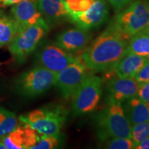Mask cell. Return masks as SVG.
<instances>
[{
    "label": "cell",
    "instance_id": "obj_1",
    "mask_svg": "<svg viewBox=\"0 0 149 149\" xmlns=\"http://www.w3.org/2000/svg\"><path fill=\"white\" fill-rule=\"evenodd\" d=\"M128 40V37L109 27L84 50L80 58L89 70H110L126 53Z\"/></svg>",
    "mask_w": 149,
    "mask_h": 149
},
{
    "label": "cell",
    "instance_id": "obj_2",
    "mask_svg": "<svg viewBox=\"0 0 149 149\" xmlns=\"http://www.w3.org/2000/svg\"><path fill=\"white\" fill-rule=\"evenodd\" d=\"M97 133L102 141L114 137L131 138V125L121 104L109 103L96 117Z\"/></svg>",
    "mask_w": 149,
    "mask_h": 149
},
{
    "label": "cell",
    "instance_id": "obj_3",
    "mask_svg": "<svg viewBox=\"0 0 149 149\" xmlns=\"http://www.w3.org/2000/svg\"><path fill=\"white\" fill-rule=\"evenodd\" d=\"M148 24L149 1L137 0L117 14L109 28L130 39Z\"/></svg>",
    "mask_w": 149,
    "mask_h": 149
},
{
    "label": "cell",
    "instance_id": "obj_4",
    "mask_svg": "<svg viewBox=\"0 0 149 149\" xmlns=\"http://www.w3.org/2000/svg\"><path fill=\"white\" fill-rule=\"evenodd\" d=\"M65 120L66 113L62 108L36 109L29 113L27 116L19 117L24 125L29 126L41 135L57 137L60 135Z\"/></svg>",
    "mask_w": 149,
    "mask_h": 149
},
{
    "label": "cell",
    "instance_id": "obj_5",
    "mask_svg": "<svg viewBox=\"0 0 149 149\" xmlns=\"http://www.w3.org/2000/svg\"><path fill=\"white\" fill-rule=\"evenodd\" d=\"M102 93L101 78L95 75H86L72 96L73 115L79 116L94 111L100 102Z\"/></svg>",
    "mask_w": 149,
    "mask_h": 149
},
{
    "label": "cell",
    "instance_id": "obj_6",
    "mask_svg": "<svg viewBox=\"0 0 149 149\" xmlns=\"http://www.w3.org/2000/svg\"><path fill=\"white\" fill-rule=\"evenodd\" d=\"M48 30L49 26L42 17L37 23L17 34L8 44L9 51L17 59L22 61L36 48Z\"/></svg>",
    "mask_w": 149,
    "mask_h": 149
},
{
    "label": "cell",
    "instance_id": "obj_7",
    "mask_svg": "<svg viewBox=\"0 0 149 149\" xmlns=\"http://www.w3.org/2000/svg\"><path fill=\"white\" fill-rule=\"evenodd\" d=\"M57 74L44 66H37L20 77L17 82L19 91L27 97L40 95L55 84Z\"/></svg>",
    "mask_w": 149,
    "mask_h": 149
},
{
    "label": "cell",
    "instance_id": "obj_8",
    "mask_svg": "<svg viewBox=\"0 0 149 149\" xmlns=\"http://www.w3.org/2000/svg\"><path fill=\"white\" fill-rule=\"evenodd\" d=\"M87 68L81 58H76L73 62L57 74L55 86L62 97L68 99L72 96L87 75Z\"/></svg>",
    "mask_w": 149,
    "mask_h": 149
},
{
    "label": "cell",
    "instance_id": "obj_9",
    "mask_svg": "<svg viewBox=\"0 0 149 149\" xmlns=\"http://www.w3.org/2000/svg\"><path fill=\"white\" fill-rule=\"evenodd\" d=\"M109 9L105 0H95L83 13L69 17V19L78 27L86 30L97 28L108 19Z\"/></svg>",
    "mask_w": 149,
    "mask_h": 149
},
{
    "label": "cell",
    "instance_id": "obj_10",
    "mask_svg": "<svg viewBox=\"0 0 149 149\" xmlns=\"http://www.w3.org/2000/svg\"><path fill=\"white\" fill-rule=\"evenodd\" d=\"M74 56L58 46L49 44L44 46L39 53L40 66L58 73L75 60Z\"/></svg>",
    "mask_w": 149,
    "mask_h": 149
},
{
    "label": "cell",
    "instance_id": "obj_11",
    "mask_svg": "<svg viewBox=\"0 0 149 149\" xmlns=\"http://www.w3.org/2000/svg\"><path fill=\"white\" fill-rule=\"evenodd\" d=\"M139 84L135 78L111 77L107 84L109 103L120 104L137 96Z\"/></svg>",
    "mask_w": 149,
    "mask_h": 149
},
{
    "label": "cell",
    "instance_id": "obj_12",
    "mask_svg": "<svg viewBox=\"0 0 149 149\" xmlns=\"http://www.w3.org/2000/svg\"><path fill=\"white\" fill-rule=\"evenodd\" d=\"M11 15L19 32L37 23L42 17L37 0H22L11 8Z\"/></svg>",
    "mask_w": 149,
    "mask_h": 149
},
{
    "label": "cell",
    "instance_id": "obj_13",
    "mask_svg": "<svg viewBox=\"0 0 149 149\" xmlns=\"http://www.w3.org/2000/svg\"><path fill=\"white\" fill-rule=\"evenodd\" d=\"M40 133L27 126H19L1 137L6 149H31L36 144Z\"/></svg>",
    "mask_w": 149,
    "mask_h": 149
},
{
    "label": "cell",
    "instance_id": "obj_14",
    "mask_svg": "<svg viewBox=\"0 0 149 149\" xmlns=\"http://www.w3.org/2000/svg\"><path fill=\"white\" fill-rule=\"evenodd\" d=\"M91 38L88 30L77 26L60 33L57 38V44L66 51H77L84 48Z\"/></svg>",
    "mask_w": 149,
    "mask_h": 149
},
{
    "label": "cell",
    "instance_id": "obj_15",
    "mask_svg": "<svg viewBox=\"0 0 149 149\" xmlns=\"http://www.w3.org/2000/svg\"><path fill=\"white\" fill-rule=\"evenodd\" d=\"M148 61L147 57L133 53H126L110 70L118 77L134 78Z\"/></svg>",
    "mask_w": 149,
    "mask_h": 149
},
{
    "label": "cell",
    "instance_id": "obj_16",
    "mask_svg": "<svg viewBox=\"0 0 149 149\" xmlns=\"http://www.w3.org/2000/svg\"><path fill=\"white\" fill-rule=\"evenodd\" d=\"M37 3L42 17L48 26L69 19L64 0H37Z\"/></svg>",
    "mask_w": 149,
    "mask_h": 149
},
{
    "label": "cell",
    "instance_id": "obj_17",
    "mask_svg": "<svg viewBox=\"0 0 149 149\" xmlns=\"http://www.w3.org/2000/svg\"><path fill=\"white\" fill-rule=\"evenodd\" d=\"M123 109L130 125L149 122V111L146 102L137 96L124 102Z\"/></svg>",
    "mask_w": 149,
    "mask_h": 149
},
{
    "label": "cell",
    "instance_id": "obj_18",
    "mask_svg": "<svg viewBox=\"0 0 149 149\" xmlns=\"http://www.w3.org/2000/svg\"><path fill=\"white\" fill-rule=\"evenodd\" d=\"M126 53H133L149 59V36L142 31L130 37Z\"/></svg>",
    "mask_w": 149,
    "mask_h": 149
},
{
    "label": "cell",
    "instance_id": "obj_19",
    "mask_svg": "<svg viewBox=\"0 0 149 149\" xmlns=\"http://www.w3.org/2000/svg\"><path fill=\"white\" fill-rule=\"evenodd\" d=\"M19 32L13 17L0 14V46L8 44Z\"/></svg>",
    "mask_w": 149,
    "mask_h": 149
},
{
    "label": "cell",
    "instance_id": "obj_20",
    "mask_svg": "<svg viewBox=\"0 0 149 149\" xmlns=\"http://www.w3.org/2000/svg\"><path fill=\"white\" fill-rule=\"evenodd\" d=\"M19 119L13 112L0 108V138L19 126Z\"/></svg>",
    "mask_w": 149,
    "mask_h": 149
},
{
    "label": "cell",
    "instance_id": "obj_21",
    "mask_svg": "<svg viewBox=\"0 0 149 149\" xmlns=\"http://www.w3.org/2000/svg\"><path fill=\"white\" fill-rule=\"evenodd\" d=\"M95 0H64L68 15H77L83 13L90 8Z\"/></svg>",
    "mask_w": 149,
    "mask_h": 149
},
{
    "label": "cell",
    "instance_id": "obj_22",
    "mask_svg": "<svg viewBox=\"0 0 149 149\" xmlns=\"http://www.w3.org/2000/svg\"><path fill=\"white\" fill-rule=\"evenodd\" d=\"M149 137V122L139 123L131 126V139L135 146Z\"/></svg>",
    "mask_w": 149,
    "mask_h": 149
},
{
    "label": "cell",
    "instance_id": "obj_23",
    "mask_svg": "<svg viewBox=\"0 0 149 149\" xmlns=\"http://www.w3.org/2000/svg\"><path fill=\"white\" fill-rule=\"evenodd\" d=\"M58 144L59 140L57 137L40 134L36 144L31 149H52L56 148Z\"/></svg>",
    "mask_w": 149,
    "mask_h": 149
},
{
    "label": "cell",
    "instance_id": "obj_24",
    "mask_svg": "<svg viewBox=\"0 0 149 149\" xmlns=\"http://www.w3.org/2000/svg\"><path fill=\"white\" fill-rule=\"evenodd\" d=\"M108 141V140H107ZM135 144L131 138L114 137L107 141L105 147L111 149H131L135 148Z\"/></svg>",
    "mask_w": 149,
    "mask_h": 149
},
{
    "label": "cell",
    "instance_id": "obj_25",
    "mask_svg": "<svg viewBox=\"0 0 149 149\" xmlns=\"http://www.w3.org/2000/svg\"><path fill=\"white\" fill-rule=\"evenodd\" d=\"M134 78L139 84H142L149 81V61L139 70Z\"/></svg>",
    "mask_w": 149,
    "mask_h": 149
},
{
    "label": "cell",
    "instance_id": "obj_26",
    "mask_svg": "<svg viewBox=\"0 0 149 149\" xmlns=\"http://www.w3.org/2000/svg\"><path fill=\"white\" fill-rule=\"evenodd\" d=\"M137 97L144 102H149V81L139 84Z\"/></svg>",
    "mask_w": 149,
    "mask_h": 149
},
{
    "label": "cell",
    "instance_id": "obj_27",
    "mask_svg": "<svg viewBox=\"0 0 149 149\" xmlns=\"http://www.w3.org/2000/svg\"><path fill=\"white\" fill-rule=\"evenodd\" d=\"M108 1L113 6L115 10H120L126 6L130 4L133 0H108Z\"/></svg>",
    "mask_w": 149,
    "mask_h": 149
},
{
    "label": "cell",
    "instance_id": "obj_28",
    "mask_svg": "<svg viewBox=\"0 0 149 149\" xmlns=\"http://www.w3.org/2000/svg\"><path fill=\"white\" fill-rule=\"evenodd\" d=\"M21 1L22 0H0V8L15 5Z\"/></svg>",
    "mask_w": 149,
    "mask_h": 149
},
{
    "label": "cell",
    "instance_id": "obj_29",
    "mask_svg": "<svg viewBox=\"0 0 149 149\" xmlns=\"http://www.w3.org/2000/svg\"><path fill=\"white\" fill-rule=\"evenodd\" d=\"M136 149H149V137L135 146Z\"/></svg>",
    "mask_w": 149,
    "mask_h": 149
},
{
    "label": "cell",
    "instance_id": "obj_30",
    "mask_svg": "<svg viewBox=\"0 0 149 149\" xmlns=\"http://www.w3.org/2000/svg\"><path fill=\"white\" fill-rule=\"evenodd\" d=\"M142 31H143V32H144L145 33H146V34H147L149 36V24L146 26V27L144 28V29L142 30Z\"/></svg>",
    "mask_w": 149,
    "mask_h": 149
},
{
    "label": "cell",
    "instance_id": "obj_31",
    "mask_svg": "<svg viewBox=\"0 0 149 149\" xmlns=\"http://www.w3.org/2000/svg\"><path fill=\"white\" fill-rule=\"evenodd\" d=\"M0 149H6V147L1 138H0Z\"/></svg>",
    "mask_w": 149,
    "mask_h": 149
},
{
    "label": "cell",
    "instance_id": "obj_32",
    "mask_svg": "<svg viewBox=\"0 0 149 149\" xmlns=\"http://www.w3.org/2000/svg\"><path fill=\"white\" fill-rule=\"evenodd\" d=\"M148 61H149V59H148Z\"/></svg>",
    "mask_w": 149,
    "mask_h": 149
}]
</instances>
